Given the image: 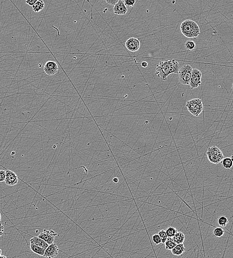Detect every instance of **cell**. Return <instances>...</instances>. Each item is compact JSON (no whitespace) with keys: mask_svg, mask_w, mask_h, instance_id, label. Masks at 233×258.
<instances>
[{"mask_svg":"<svg viewBox=\"0 0 233 258\" xmlns=\"http://www.w3.org/2000/svg\"><path fill=\"white\" fill-rule=\"evenodd\" d=\"M222 163L224 168L227 169H230L233 166V161L231 157H224L222 160Z\"/></svg>","mask_w":233,"mask_h":258,"instance_id":"18","label":"cell"},{"mask_svg":"<svg viewBox=\"0 0 233 258\" xmlns=\"http://www.w3.org/2000/svg\"><path fill=\"white\" fill-rule=\"evenodd\" d=\"M58 69V65L55 62H47L44 66V71L48 76H53L57 74Z\"/></svg>","mask_w":233,"mask_h":258,"instance_id":"10","label":"cell"},{"mask_svg":"<svg viewBox=\"0 0 233 258\" xmlns=\"http://www.w3.org/2000/svg\"><path fill=\"white\" fill-rule=\"evenodd\" d=\"M30 247L31 250L36 254H37L38 255L42 256L44 255L45 251V249L44 248L33 244H30Z\"/></svg>","mask_w":233,"mask_h":258,"instance_id":"16","label":"cell"},{"mask_svg":"<svg viewBox=\"0 0 233 258\" xmlns=\"http://www.w3.org/2000/svg\"><path fill=\"white\" fill-rule=\"evenodd\" d=\"M186 251V248L183 243L177 244L174 248L171 250L172 254L174 255L180 256L183 254Z\"/></svg>","mask_w":233,"mask_h":258,"instance_id":"14","label":"cell"},{"mask_svg":"<svg viewBox=\"0 0 233 258\" xmlns=\"http://www.w3.org/2000/svg\"><path fill=\"white\" fill-rule=\"evenodd\" d=\"M180 29L182 34L188 38L198 37L201 33L198 24L189 20H185L181 23Z\"/></svg>","mask_w":233,"mask_h":258,"instance_id":"2","label":"cell"},{"mask_svg":"<svg viewBox=\"0 0 233 258\" xmlns=\"http://www.w3.org/2000/svg\"><path fill=\"white\" fill-rule=\"evenodd\" d=\"M232 89H233V83H232Z\"/></svg>","mask_w":233,"mask_h":258,"instance_id":"37","label":"cell"},{"mask_svg":"<svg viewBox=\"0 0 233 258\" xmlns=\"http://www.w3.org/2000/svg\"><path fill=\"white\" fill-rule=\"evenodd\" d=\"M185 46L186 48L189 50H193L195 48V42L192 40H189L185 44Z\"/></svg>","mask_w":233,"mask_h":258,"instance_id":"24","label":"cell"},{"mask_svg":"<svg viewBox=\"0 0 233 258\" xmlns=\"http://www.w3.org/2000/svg\"><path fill=\"white\" fill-rule=\"evenodd\" d=\"M113 11L117 15H124L127 14L128 10L124 1H123L122 0H120L116 4L114 5Z\"/></svg>","mask_w":233,"mask_h":258,"instance_id":"12","label":"cell"},{"mask_svg":"<svg viewBox=\"0 0 233 258\" xmlns=\"http://www.w3.org/2000/svg\"><path fill=\"white\" fill-rule=\"evenodd\" d=\"M158 234H159V236L160 237L161 243L163 244H164L168 237V236L167 235L166 231L164 230H161L160 231H159Z\"/></svg>","mask_w":233,"mask_h":258,"instance_id":"21","label":"cell"},{"mask_svg":"<svg viewBox=\"0 0 233 258\" xmlns=\"http://www.w3.org/2000/svg\"><path fill=\"white\" fill-rule=\"evenodd\" d=\"M206 154L208 159L213 164H218L224 158L222 151L216 146H213L208 148Z\"/></svg>","mask_w":233,"mask_h":258,"instance_id":"5","label":"cell"},{"mask_svg":"<svg viewBox=\"0 0 233 258\" xmlns=\"http://www.w3.org/2000/svg\"><path fill=\"white\" fill-rule=\"evenodd\" d=\"M6 178V171L4 170H0V182L5 181Z\"/></svg>","mask_w":233,"mask_h":258,"instance_id":"27","label":"cell"},{"mask_svg":"<svg viewBox=\"0 0 233 258\" xmlns=\"http://www.w3.org/2000/svg\"><path fill=\"white\" fill-rule=\"evenodd\" d=\"M57 235V233H56L53 230H47L45 229L43 230V232L40 233L38 237L42 239L50 245L54 243L55 236Z\"/></svg>","mask_w":233,"mask_h":258,"instance_id":"7","label":"cell"},{"mask_svg":"<svg viewBox=\"0 0 233 258\" xmlns=\"http://www.w3.org/2000/svg\"><path fill=\"white\" fill-rule=\"evenodd\" d=\"M2 251L1 249L0 248V256L2 255Z\"/></svg>","mask_w":233,"mask_h":258,"instance_id":"34","label":"cell"},{"mask_svg":"<svg viewBox=\"0 0 233 258\" xmlns=\"http://www.w3.org/2000/svg\"><path fill=\"white\" fill-rule=\"evenodd\" d=\"M173 239L177 244L183 243L185 241V235L182 232H177L173 237Z\"/></svg>","mask_w":233,"mask_h":258,"instance_id":"17","label":"cell"},{"mask_svg":"<svg viewBox=\"0 0 233 258\" xmlns=\"http://www.w3.org/2000/svg\"><path fill=\"white\" fill-rule=\"evenodd\" d=\"M152 239L156 245L161 243V240L158 234H154L152 236Z\"/></svg>","mask_w":233,"mask_h":258,"instance_id":"25","label":"cell"},{"mask_svg":"<svg viewBox=\"0 0 233 258\" xmlns=\"http://www.w3.org/2000/svg\"><path fill=\"white\" fill-rule=\"evenodd\" d=\"M0 258H7L6 256H0Z\"/></svg>","mask_w":233,"mask_h":258,"instance_id":"33","label":"cell"},{"mask_svg":"<svg viewBox=\"0 0 233 258\" xmlns=\"http://www.w3.org/2000/svg\"><path fill=\"white\" fill-rule=\"evenodd\" d=\"M30 244H34L38 246L39 247H42L46 249L49 246V244L45 241L43 240L41 238L39 237H33L30 239Z\"/></svg>","mask_w":233,"mask_h":258,"instance_id":"13","label":"cell"},{"mask_svg":"<svg viewBox=\"0 0 233 258\" xmlns=\"http://www.w3.org/2000/svg\"><path fill=\"white\" fill-rule=\"evenodd\" d=\"M113 182L115 183H118V182H119V179L117 177H115V178H114L113 179Z\"/></svg>","mask_w":233,"mask_h":258,"instance_id":"32","label":"cell"},{"mask_svg":"<svg viewBox=\"0 0 233 258\" xmlns=\"http://www.w3.org/2000/svg\"><path fill=\"white\" fill-rule=\"evenodd\" d=\"M37 1L38 0H26V3L29 6L32 7L35 3L37 2Z\"/></svg>","mask_w":233,"mask_h":258,"instance_id":"29","label":"cell"},{"mask_svg":"<svg viewBox=\"0 0 233 258\" xmlns=\"http://www.w3.org/2000/svg\"><path fill=\"white\" fill-rule=\"evenodd\" d=\"M19 182V178L17 175L14 171L10 170L6 171V178L5 182L8 186H14L17 185Z\"/></svg>","mask_w":233,"mask_h":258,"instance_id":"8","label":"cell"},{"mask_svg":"<svg viewBox=\"0 0 233 258\" xmlns=\"http://www.w3.org/2000/svg\"><path fill=\"white\" fill-rule=\"evenodd\" d=\"M177 230L176 228L173 227H169L166 230V232L167 235L169 237H173L175 234H176L177 232Z\"/></svg>","mask_w":233,"mask_h":258,"instance_id":"20","label":"cell"},{"mask_svg":"<svg viewBox=\"0 0 233 258\" xmlns=\"http://www.w3.org/2000/svg\"><path fill=\"white\" fill-rule=\"evenodd\" d=\"M141 66L143 68H147L148 66V64L147 62H142V63H141Z\"/></svg>","mask_w":233,"mask_h":258,"instance_id":"31","label":"cell"},{"mask_svg":"<svg viewBox=\"0 0 233 258\" xmlns=\"http://www.w3.org/2000/svg\"><path fill=\"white\" fill-rule=\"evenodd\" d=\"M180 65L176 60H166L159 62L156 68L155 74L163 80H166L171 74H178Z\"/></svg>","mask_w":233,"mask_h":258,"instance_id":"1","label":"cell"},{"mask_svg":"<svg viewBox=\"0 0 233 258\" xmlns=\"http://www.w3.org/2000/svg\"><path fill=\"white\" fill-rule=\"evenodd\" d=\"M213 233L215 236L221 237L224 234V230L221 227H217L214 230Z\"/></svg>","mask_w":233,"mask_h":258,"instance_id":"23","label":"cell"},{"mask_svg":"<svg viewBox=\"0 0 233 258\" xmlns=\"http://www.w3.org/2000/svg\"><path fill=\"white\" fill-rule=\"evenodd\" d=\"M186 106L189 112L196 117H198L203 110V102L201 99H195L189 100Z\"/></svg>","mask_w":233,"mask_h":258,"instance_id":"4","label":"cell"},{"mask_svg":"<svg viewBox=\"0 0 233 258\" xmlns=\"http://www.w3.org/2000/svg\"><path fill=\"white\" fill-rule=\"evenodd\" d=\"M192 68L189 65H183L178 71L180 83L183 85H189Z\"/></svg>","mask_w":233,"mask_h":258,"instance_id":"3","label":"cell"},{"mask_svg":"<svg viewBox=\"0 0 233 258\" xmlns=\"http://www.w3.org/2000/svg\"><path fill=\"white\" fill-rule=\"evenodd\" d=\"M5 228L4 226H3V224L1 223H0V237L3 235L4 232Z\"/></svg>","mask_w":233,"mask_h":258,"instance_id":"30","label":"cell"},{"mask_svg":"<svg viewBox=\"0 0 233 258\" xmlns=\"http://www.w3.org/2000/svg\"><path fill=\"white\" fill-rule=\"evenodd\" d=\"M164 244H165L166 249L168 250H171L177 245L176 243L174 241L173 238L169 237H168Z\"/></svg>","mask_w":233,"mask_h":258,"instance_id":"19","label":"cell"},{"mask_svg":"<svg viewBox=\"0 0 233 258\" xmlns=\"http://www.w3.org/2000/svg\"><path fill=\"white\" fill-rule=\"evenodd\" d=\"M45 7V3L43 0H38L32 6L33 11L35 13H39Z\"/></svg>","mask_w":233,"mask_h":258,"instance_id":"15","label":"cell"},{"mask_svg":"<svg viewBox=\"0 0 233 258\" xmlns=\"http://www.w3.org/2000/svg\"><path fill=\"white\" fill-rule=\"evenodd\" d=\"M107 4L111 6H114L120 0H105Z\"/></svg>","mask_w":233,"mask_h":258,"instance_id":"28","label":"cell"},{"mask_svg":"<svg viewBox=\"0 0 233 258\" xmlns=\"http://www.w3.org/2000/svg\"><path fill=\"white\" fill-rule=\"evenodd\" d=\"M135 0H124L126 6L129 7H133L135 4Z\"/></svg>","mask_w":233,"mask_h":258,"instance_id":"26","label":"cell"},{"mask_svg":"<svg viewBox=\"0 0 233 258\" xmlns=\"http://www.w3.org/2000/svg\"><path fill=\"white\" fill-rule=\"evenodd\" d=\"M126 47L131 52H137L139 50L141 43L138 39L131 37L127 40L125 43Z\"/></svg>","mask_w":233,"mask_h":258,"instance_id":"9","label":"cell"},{"mask_svg":"<svg viewBox=\"0 0 233 258\" xmlns=\"http://www.w3.org/2000/svg\"><path fill=\"white\" fill-rule=\"evenodd\" d=\"M218 223L221 226L225 227L226 226V225L228 223V220L226 217L222 216V217H219L218 220Z\"/></svg>","mask_w":233,"mask_h":258,"instance_id":"22","label":"cell"},{"mask_svg":"<svg viewBox=\"0 0 233 258\" xmlns=\"http://www.w3.org/2000/svg\"><path fill=\"white\" fill-rule=\"evenodd\" d=\"M1 220H2L1 214H0V223H1Z\"/></svg>","mask_w":233,"mask_h":258,"instance_id":"36","label":"cell"},{"mask_svg":"<svg viewBox=\"0 0 233 258\" xmlns=\"http://www.w3.org/2000/svg\"><path fill=\"white\" fill-rule=\"evenodd\" d=\"M202 74L201 71L196 68L192 69L189 86L191 89H196L201 85Z\"/></svg>","mask_w":233,"mask_h":258,"instance_id":"6","label":"cell"},{"mask_svg":"<svg viewBox=\"0 0 233 258\" xmlns=\"http://www.w3.org/2000/svg\"><path fill=\"white\" fill-rule=\"evenodd\" d=\"M59 251V250L57 244L53 243L52 244L49 245L46 249L43 256L47 258H53L58 255Z\"/></svg>","mask_w":233,"mask_h":258,"instance_id":"11","label":"cell"},{"mask_svg":"<svg viewBox=\"0 0 233 258\" xmlns=\"http://www.w3.org/2000/svg\"><path fill=\"white\" fill-rule=\"evenodd\" d=\"M231 160H232V161H233V154L231 156Z\"/></svg>","mask_w":233,"mask_h":258,"instance_id":"35","label":"cell"}]
</instances>
